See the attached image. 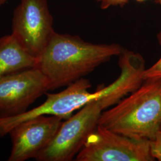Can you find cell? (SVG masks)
Returning <instances> with one entry per match:
<instances>
[{
  "mask_svg": "<svg viewBox=\"0 0 161 161\" xmlns=\"http://www.w3.org/2000/svg\"><path fill=\"white\" fill-rule=\"evenodd\" d=\"M123 48L118 44H93L76 35L54 32L38 58L37 68L45 75L50 90L69 84L92 72Z\"/></svg>",
  "mask_w": 161,
  "mask_h": 161,
  "instance_id": "obj_1",
  "label": "cell"
},
{
  "mask_svg": "<svg viewBox=\"0 0 161 161\" xmlns=\"http://www.w3.org/2000/svg\"><path fill=\"white\" fill-rule=\"evenodd\" d=\"M98 124L132 138L153 140L161 129V79H149L103 112Z\"/></svg>",
  "mask_w": 161,
  "mask_h": 161,
  "instance_id": "obj_2",
  "label": "cell"
},
{
  "mask_svg": "<svg viewBox=\"0 0 161 161\" xmlns=\"http://www.w3.org/2000/svg\"><path fill=\"white\" fill-rule=\"evenodd\" d=\"M123 97L110 95L93 100L75 115L62 122L55 136L35 158L37 161H70L80 152L89 135L97 126L103 110L118 103Z\"/></svg>",
  "mask_w": 161,
  "mask_h": 161,
  "instance_id": "obj_3",
  "label": "cell"
},
{
  "mask_svg": "<svg viewBox=\"0 0 161 161\" xmlns=\"http://www.w3.org/2000/svg\"><path fill=\"white\" fill-rule=\"evenodd\" d=\"M150 141L132 138L98 124L76 156L77 161H153Z\"/></svg>",
  "mask_w": 161,
  "mask_h": 161,
  "instance_id": "obj_4",
  "label": "cell"
},
{
  "mask_svg": "<svg viewBox=\"0 0 161 161\" xmlns=\"http://www.w3.org/2000/svg\"><path fill=\"white\" fill-rule=\"evenodd\" d=\"M54 32L47 0L20 1L13 12L12 34L30 54L39 58Z\"/></svg>",
  "mask_w": 161,
  "mask_h": 161,
  "instance_id": "obj_5",
  "label": "cell"
},
{
  "mask_svg": "<svg viewBox=\"0 0 161 161\" xmlns=\"http://www.w3.org/2000/svg\"><path fill=\"white\" fill-rule=\"evenodd\" d=\"M49 90L48 81L38 68L1 77L0 118L23 114Z\"/></svg>",
  "mask_w": 161,
  "mask_h": 161,
  "instance_id": "obj_6",
  "label": "cell"
},
{
  "mask_svg": "<svg viewBox=\"0 0 161 161\" xmlns=\"http://www.w3.org/2000/svg\"><path fill=\"white\" fill-rule=\"evenodd\" d=\"M41 115L24 121L8 132L12 148L8 161H25L35 159L50 144L63 119L53 115Z\"/></svg>",
  "mask_w": 161,
  "mask_h": 161,
  "instance_id": "obj_7",
  "label": "cell"
},
{
  "mask_svg": "<svg viewBox=\"0 0 161 161\" xmlns=\"http://www.w3.org/2000/svg\"><path fill=\"white\" fill-rule=\"evenodd\" d=\"M37 66L38 58L30 54L12 34L0 38V78Z\"/></svg>",
  "mask_w": 161,
  "mask_h": 161,
  "instance_id": "obj_8",
  "label": "cell"
},
{
  "mask_svg": "<svg viewBox=\"0 0 161 161\" xmlns=\"http://www.w3.org/2000/svg\"><path fill=\"white\" fill-rule=\"evenodd\" d=\"M157 38L161 46V31L157 35ZM143 78L144 80L149 79H161V57L149 68L146 69Z\"/></svg>",
  "mask_w": 161,
  "mask_h": 161,
  "instance_id": "obj_9",
  "label": "cell"
},
{
  "mask_svg": "<svg viewBox=\"0 0 161 161\" xmlns=\"http://www.w3.org/2000/svg\"><path fill=\"white\" fill-rule=\"evenodd\" d=\"M150 149L155 159L161 161V130L156 133L155 138L150 141Z\"/></svg>",
  "mask_w": 161,
  "mask_h": 161,
  "instance_id": "obj_10",
  "label": "cell"
},
{
  "mask_svg": "<svg viewBox=\"0 0 161 161\" xmlns=\"http://www.w3.org/2000/svg\"><path fill=\"white\" fill-rule=\"evenodd\" d=\"M100 3L103 9L107 8L110 6H124L128 2V0H96Z\"/></svg>",
  "mask_w": 161,
  "mask_h": 161,
  "instance_id": "obj_11",
  "label": "cell"
},
{
  "mask_svg": "<svg viewBox=\"0 0 161 161\" xmlns=\"http://www.w3.org/2000/svg\"><path fill=\"white\" fill-rule=\"evenodd\" d=\"M136 1H137L138 2H142V1H146V0H136ZM156 1H157V3H159L161 5V0H156Z\"/></svg>",
  "mask_w": 161,
  "mask_h": 161,
  "instance_id": "obj_12",
  "label": "cell"
},
{
  "mask_svg": "<svg viewBox=\"0 0 161 161\" xmlns=\"http://www.w3.org/2000/svg\"><path fill=\"white\" fill-rule=\"evenodd\" d=\"M7 0H0V6H2L3 4H5Z\"/></svg>",
  "mask_w": 161,
  "mask_h": 161,
  "instance_id": "obj_13",
  "label": "cell"
},
{
  "mask_svg": "<svg viewBox=\"0 0 161 161\" xmlns=\"http://www.w3.org/2000/svg\"></svg>",
  "mask_w": 161,
  "mask_h": 161,
  "instance_id": "obj_14",
  "label": "cell"
}]
</instances>
